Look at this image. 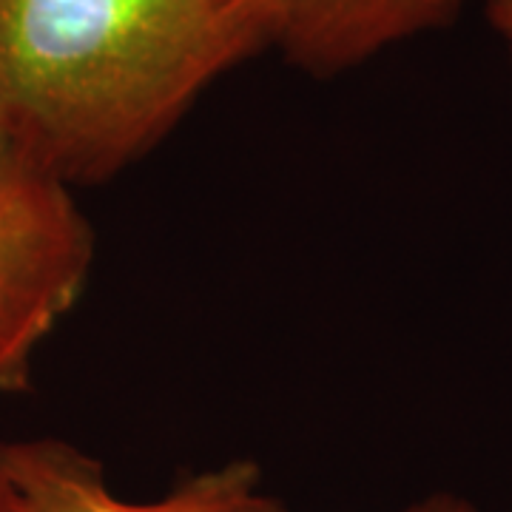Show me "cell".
I'll list each match as a JSON object with an SVG mask.
<instances>
[{
	"mask_svg": "<svg viewBox=\"0 0 512 512\" xmlns=\"http://www.w3.org/2000/svg\"><path fill=\"white\" fill-rule=\"evenodd\" d=\"M0 467L18 484L29 512H288L265 490L254 458H231L185 476L151 501L114 493L103 461L69 441H0Z\"/></svg>",
	"mask_w": 512,
	"mask_h": 512,
	"instance_id": "obj_3",
	"label": "cell"
},
{
	"mask_svg": "<svg viewBox=\"0 0 512 512\" xmlns=\"http://www.w3.org/2000/svg\"><path fill=\"white\" fill-rule=\"evenodd\" d=\"M92 262L74 188L0 143V396L29 390L37 350L80 302Z\"/></svg>",
	"mask_w": 512,
	"mask_h": 512,
	"instance_id": "obj_2",
	"label": "cell"
},
{
	"mask_svg": "<svg viewBox=\"0 0 512 512\" xmlns=\"http://www.w3.org/2000/svg\"><path fill=\"white\" fill-rule=\"evenodd\" d=\"M299 72L336 77L450 26L467 0H222Z\"/></svg>",
	"mask_w": 512,
	"mask_h": 512,
	"instance_id": "obj_4",
	"label": "cell"
},
{
	"mask_svg": "<svg viewBox=\"0 0 512 512\" xmlns=\"http://www.w3.org/2000/svg\"><path fill=\"white\" fill-rule=\"evenodd\" d=\"M487 20L495 35L504 40L512 60V0H487Z\"/></svg>",
	"mask_w": 512,
	"mask_h": 512,
	"instance_id": "obj_6",
	"label": "cell"
},
{
	"mask_svg": "<svg viewBox=\"0 0 512 512\" xmlns=\"http://www.w3.org/2000/svg\"><path fill=\"white\" fill-rule=\"evenodd\" d=\"M402 512H478L473 507V501L461 498V495L453 493H436L427 495V498H419L413 501L410 507H404Z\"/></svg>",
	"mask_w": 512,
	"mask_h": 512,
	"instance_id": "obj_5",
	"label": "cell"
},
{
	"mask_svg": "<svg viewBox=\"0 0 512 512\" xmlns=\"http://www.w3.org/2000/svg\"><path fill=\"white\" fill-rule=\"evenodd\" d=\"M0 512H29L26 498L18 490V484L6 476L3 467H0Z\"/></svg>",
	"mask_w": 512,
	"mask_h": 512,
	"instance_id": "obj_7",
	"label": "cell"
},
{
	"mask_svg": "<svg viewBox=\"0 0 512 512\" xmlns=\"http://www.w3.org/2000/svg\"><path fill=\"white\" fill-rule=\"evenodd\" d=\"M256 52L222 0H0V143L69 188L109 183Z\"/></svg>",
	"mask_w": 512,
	"mask_h": 512,
	"instance_id": "obj_1",
	"label": "cell"
}]
</instances>
